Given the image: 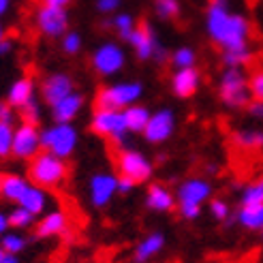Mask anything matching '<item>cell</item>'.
<instances>
[{
  "label": "cell",
  "mask_w": 263,
  "mask_h": 263,
  "mask_svg": "<svg viewBox=\"0 0 263 263\" xmlns=\"http://www.w3.org/2000/svg\"><path fill=\"white\" fill-rule=\"evenodd\" d=\"M205 30L222 51L248 47L251 22L229 9V0H210L205 13Z\"/></svg>",
  "instance_id": "obj_1"
},
{
  "label": "cell",
  "mask_w": 263,
  "mask_h": 263,
  "mask_svg": "<svg viewBox=\"0 0 263 263\" xmlns=\"http://www.w3.org/2000/svg\"><path fill=\"white\" fill-rule=\"evenodd\" d=\"M69 176L67 159L51 154V152H39L28 165V180L41 189H58Z\"/></svg>",
  "instance_id": "obj_2"
},
{
  "label": "cell",
  "mask_w": 263,
  "mask_h": 263,
  "mask_svg": "<svg viewBox=\"0 0 263 263\" xmlns=\"http://www.w3.org/2000/svg\"><path fill=\"white\" fill-rule=\"evenodd\" d=\"M212 197V184L203 178H189L184 180L176 191L178 212L184 220H195L201 216L203 203Z\"/></svg>",
  "instance_id": "obj_3"
},
{
  "label": "cell",
  "mask_w": 263,
  "mask_h": 263,
  "mask_svg": "<svg viewBox=\"0 0 263 263\" xmlns=\"http://www.w3.org/2000/svg\"><path fill=\"white\" fill-rule=\"evenodd\" d=\"M218 97L231 109L246 107V105L251 103V99H253L251 84H248L242 69H238V67L225 69V73L220 75V82H218Z\"/></svg>",
  "instance_id": "obj_4"
},
{
  "label": "cell",
  "mask_w": 263,
  "mask_h": 263,
  "mask_svg": "<svg viewBox=\"0 0 263 263\" xmlns=\"http://www.w3.org/2000/svg\"><path fill=\"white\" fill-rule=\"evenodd\" d=\"M143 95V84L141 82H120L105 86L97 92L95 97V107L97 109H126L135 105Z\"/></svg>",
  "instance_id": "obj_5"
},
{
  "label": "cell",
  "mask_w": 263,
  "mask_h": 263,
  "mask_svg": "<svg viewBox=\"0 0 263 263\" xmlns=\"http://www.w3.org/2000/svg\"><path fill=\"white\" fill-rule=\"evenodd\" d=\"M80 133L71 122H54L41 130V146L45 152H51L60 159H69L75 152Z\"/></svg>",
  "instance_id": "obj_6"
},
{
  "label": "cell",
  "mask_w": 263,
  "mask_h": 263,
  "mask_svg": "<svg viewBox=\"0 0 263 263\" xmlns=\"http://www.w3.org/2000/svg\"><path fill=\"white\" fill-rule=\"evenodd\" d=\"M90 128L95 135L114 141L116 146L124 143V139L128 135L124 114L120 109H95L92 120H90Z\"/></svg>",
  "instance_id": "obj_7"
},
{
  "label": "cell",
  "mask_w": 263,
  "mask_h": 263,
  "mask_svg": "<svg viewBox=\"0 0 263 263\" xmlns=\"http://www.w3.org/2000/svg\"><path fill=\"white\" fill-rule=\"evenodd\" d=\"M116 167H118V176L133 180L135 184L148 182L154 174V165L143 152L139 150H130L122 148L116 154Z\"/></svg>",
  "instance_id": "obj_8"
},
{
  "label": "cell",
  "mask_w": 263,
  "mask_h": 263,
  "mask_svg": "<svg viewBox=\"0 0 263 263\" xmlns=\"http://www.w3.org/2000/svg\"><path fill=\"white\" fill-rule=\"evenodd\" d=\"M124 64H126V54L116 41H107L92 51V69L103 77L118 75L124 69Z\"/></svg>",
  "instance_id": "obj_9"
},
{
  "label": "cell",
  "mask_w": 263,
  "mask_h": 263,
  "mask_svg": "<svg viewBox=\"0 0 263 263\" xmlns=\"http://www.w3.org/2000/svg\"><path fill=\"white\" fill-rule=\"evenodd\" d=\"M43 150L41 146V130L36 124L22 122L15 126V135H13V154L20 161H32L34 156Z\"/></svg>",
  "instance_id": "obj_10"
},
{
  "label": "cell",
  "mask_w": 263,
  "mask_h": 263,
  "mask_svg": "<svg viewBox=\"0 0 263 263\" xmlns=\"http://www.w3.org/2000/svg\"><path fill=\"white\" fill-rule=\"evenodd\" d=\"M36 26L45 36L62 39L69 32V13L67 7H49L43 5L36 11Z\"/></svg>",
  "instance_id": "obj_11"
},
{
  "label": "cell",
  "mask_w": 263,
  "mask_h": 263,
  "mask_svg": "<svg viewBox=\"0 0 263 263\" xmlns=\"http://www.w3.org/2000/svg\"><path fill=\"white\" fill-rule=\"evenodd\" d=\"M118 174L111 172H97L88 182V197L95 208H105L118 195Z\"/></svg>",
  "instance_id": "obj_12"
},
{
  "label": "cell",
  "mask_w": 263,
  "mask_h": 263,
  "mask_svg": "<svg viewBox=\"0 0 263 263\" xmlns=\"http://www.w3.org/2000/svg\"><path fill=\"white\" fill-rule=\"evenodd\" d=\"M174 130H176V114L169 107H163L150 116L141 135L148 143H163L174 135Z\"/></svg>",
  "instance_id": "obj_13"
},
{
  "label": "cell",
  "mask_w": 263,
  "mask_h": 263,
  "mask_svg": "<svg viewBox=\"0 0 263 263\" xmlns=\"http://www.w3.org/2000/svg\"><path fill=\"white\" fill-rule=\"evenodd\" d=\"M126 43L133 47L135 56H137L139 60H152L154 54H156V49L161 47L159 39H156V34H154V30H152L150 24L135 26V30L130 32V36L126 39Z\"/></svg>",
  "instance_id": "obj_14"
},
{
  "label": "cell",
  "mask_w": 263,
  "mask_h": 263,
  "mask_svg": "<svg viewBox=\"0 0 263 263\" xmlns=\"http://www.w3.org/2000/svg\"><path fill=\"white\" fill-rule=\"evenodd\" d=\"M71 92H75V84H73V77L67 73H51L41 82V99L49 107L60 99L69 97Z\"/></svg>",
  "instance_id": "obj_15"
},
{
  "label": "cell",
  "mask_w": 263,
  "mask_h": 263,
  "mask_svg": "<svg viewBox=\"0 0 263 263\" xmlns=\"http://www.w3.org/2000/svg\"><path fill=\"white\" fill-rule=\"evenodd\" d=\"M67 231H69L67 212H62V210H51V212H47L41 220H39L34 235L45 240V238H60V235H67Z\"/></svg>",
  "instance_id": "obj_16"
},
{
  "label": "cell",
  "mask_w": 263,
  "mask_h": 263,
  "mask_svg": "<svg viewBox=\"0 0 263 263\" xmlns=\"http://www.w3.org/2000/svg\"><path fill=\"white\" fill-rule=\"evenodd\" d=\"M201 84V75L197 67L191 69H178L172 77V92L178 99H191Z\"/></svg>",
  "instance_id": "obj_17"
},
{
  "label": "cell",
  "mask_w": 263,
  "mask_h": 263,
  "mask_svg": "<svg viewBox=\"0 0 263 263\" xmlns=\"http://www.w3.org/2000/svg\"><path fill=\"white\" fill-rule=\"evenodd\" d=\"M84 103H86L84 95L71 92L69 97H64L58 103L51 105V118H54V122H73L84 109Z\"/></svg>",
  "instance_id": "obj_18"
},
{
  "label": "cell",
  "mask_w": 263,
  "mask_h": 263,
  "mask_svg": "<svg viewBox=\"0 0 263 263\" xmlns=\"http://www.w3.org/2000/svg\"><path fill=\"white\" fill-rule=\"evenodd\" d=\"M176 195L169 191L165 184L161 182H154L148 186L146 191V205L154 212H172L174 205H176Z\"/></svg>",
  "instance_id": "obj_19"
},
{
  "label": "cell",
  "mask_w": 263,
  "mask_h": 263,
  "mask_svg": "<svg viewBox=\"0 0 263 263\" xmlns=\"http://www.w3.org/2000/svg\"><path fill=\"white\" fill-rule=\"evenodd\" d=\"M32 99H34V80L30 75H24L20 80H15L7 92V103L17 111Z\"/></svg>",
  "instance_id": "obj_20"
},
{
  "label": "cell",
  "mask_w": 263,
  "mask_h": 263,
  "mask_svg": "<svg viewBox=\"0 0 263 263\" xmlns=\"http://www.w3.org/2000/svg\"><path fill=\"white\" fill-rule=\"evenodd\" d=\"M15 205H22L26 210H30L32 214H43L47 205H49V195H47V189H41L36 186V184H28V189L24 191V195L20 197V201Z\"/></svg>",
  "instance_id": "obj_21"
},
{
  "label": "cell",
  "mask_w": 263,
  "mask_h": 263,
  "mask_svg": "<svg viewBox=\"0 0 263 263\" xmlns=\"http://www.w3.org/2000/svg\"><path fill=\"white\" fill-rule=\"evenodd\" d=\"M165 246V235L161 231H154L150 235H146L137 246H135V253H133V259L137 263H146L150 261L152 257H156Z\"/></svg>",
  "instance_id": "obj_22"
},
{
  "label": "cell",
  "mask_w": 263,
  "mask_h": 263,
  "mask_svg": "<svg viewBox=\"0 0 263 263\" xmlns=\"http://www.w3.org/2000/svg\"><path fill=\"white\" fill-rule=\"evenodd\" d=\"M30 180H26L17 174H9V176H3V182H0V197L11 203H17L20 197L24 195V191L28 189Z\"/></svg>",
  "instance_id": "obj_23"
},
{
  "label": "cell",
  "mask_w": 263,
  "mask_h": 263,
  "mask_svg": "<svg viewBox=\"0 0 263 263\" xmlns=\"http://www.w3.org/2000/svg\"><path fill=\"white\" fill-rule=\"evenodd\" d=\"M235 218L246 231H263V203L240 205Z\"/></svg>",
  "instance_id": "obj_24"
},
{
  "label": "cell",
  "mask_w": 263,
  "mask_h": 263,
  "mask_svg": "<svg viewBox=\"0 0 263 263\" xmlns=\"http://www.w3.org/2000/svg\"><path fill=\"white\" fill-rule=\"evenodd\" d=\"M124 114V122H126V128H128V133H143V128H146L148 120H150V116L152 111L148 107H143V105H130V107L122 109Z\"/></svg>",
  "instance_id": "obj_25"
},
{
  "label": "cell",
  "mask_w": 263,
  "mask_h": 263,
  "mask_svg": "<svg viewBox=\"0 0 263 263\" xmlns=\"http://www.w3.org/2000/svg\"><path fill=\"white\" fill-rule=\"evenodd\" d=\"M233 143L242 150H259L263 148V130H238L233 133Z\"/></svg>",
  "instance_id": "obj_26"
},
{
  "label": "cell",
  "mask_w": 263,
  "mask_h": 263,
  "mask_svg": "<svg viewBox=\"0 0 263 263\" xmlns=\"http://www.w3.org/2000/svg\"><path fill=\"white\" fill-rule=\"evenodd\" d=\"M0 246H3V253L20 255L22 251H26L28 240H26V235H22V231H7L0 235Z\"/></svg>",
  "instance_id": "obj_27"
},
{
  "label": "cell",
  "mask_w": 263,
  "mask_h": 263,
  "mask_svg": "<svg viewBox=\"0 0 263 263\" xmlns=\"http://www.w3.org/2000/svg\"><path fill=\"white\" fill-rule=\"evenodd\" d=\"M7 216H9V225H11L13 229H17V231H24V229L32 227V222H34V218H36V214H32L30 210H26V208H22V205H15Z\"/></svg>",
  "instance_id": "obj_28"
},
{
  "label": "cell",
  "mask_w": 263,
  "mask_h": 263,
  "mask_svg": "<svg viewBox=\"0 0 263 263\" xmlns=\"http://www.w3.org/2000/svg\"><path fill=\"white\" fill-rule=\"evenodd\" d=\"M109 26L114 28V32L120 36V39H126L130 36V32L135 30V17L130 15V13H116V15L111 17V22H109Z\"/></svg>",
  "instance_id": "obj_29"
},
{
  "label": "cell",
  "mask_w": 263,
  "mask_h": 263,
  "mask_svg": "<svg viewBox=\"0 0 263 263\" xmlns=\"http://www.w3.org/2000/svg\"><path fill=\"white\" fill-rule=\"evenodd\" d=\"M172 64H174V69H191L197 64V51L189 45H182L178 47L174 54H172Z\"/></svg>",
  "instance_id": "obj_30"
},
{
  "label": "cell",
  "mask_w": 263,
  "mask_h": 263,
  "mask_svg": "<svg viewBox=\"0 0 263 263\" xmlns=\"http://www.w3.org/2000/svg\"><path fill=\"white\" fill-rule=\"evenodd\" d=\"M248 203H263V176L242 189L240 205H248Z\"/></svg>",
  "instance_id": "obj_31"
},
{
  "label": "cell",
  "mask_w": 263,
  "mask_h": 263,
  "mask_svg": "<svg viewBox=\"0 0 263 263\" xmlns=\"http://www.w3.org/2000/svg\"><path fill=\"white\" fill-rule=\"evenodd\" d=\"M251 58H253L251 47H240V49L222 51V62H225V67H238V69H242L244 64L251 62Z\"/></svg>",
  "instance_id": "obj_32"
},
{
  "label": "cell",
  "mask_w": 263,
  "mask_h": 263,
  "mask_svg": "<svg viewBox=\"0 0 263 263\" xmlns=\"http://www.w3.org/2000/svg\"><path fill=\"white\" fill-rule=\"evenodd\" d=\"M13 135H15V126L0 122V159H9L13 154Z\"/></svg>",
  "instance_id": "obj_33"
},
{
  "label": "cell",
  "mask_w": 263,
  "mask_h": 263,
  "mask_svg": "<svg viewBox=\"0 0 263 263\" xmlns=\"http://www.w3.org/2000/svg\"><path fill=\"white\" fill-rule=\"evenodd\" d=\"M156 15L163 20H174L180 15V0H154Z\"/></svg>",
  "instance_id": "obj_34"
},
{
  "label": "cell",
  "mask_w": 263,
  "mask_h": 263,
  "mask_svg": "<svg viewBox=\"0 0 263 263\" xmlns=\"http://www.w3.org/2000/svg\"><path fill=\"white\" fill-rule=\"evenodd\" d=\"M60 47H62V51L67 56H75V54H80V49H82V34L80 32H67L62 39H60Z\"/></svg>",
  "instance_id": "obj_35"
},
{
  "label": "cell",
  "mask_w": 263,
  "mask_h": 263,
  "mask_svg": "<svg viewBox=\"0 0 263 263\" xmlns=\"http://www.w3.org/2000/svg\"><path fill=\"white\" fill-rule=\"evenodd\" d=\"M20 118H22V122H28V124H36L39 120H41V107H39V101L32 99V101L26 103L20 109Z\"/></svg>",
  "instance_id": "obj_36"
},
{
  "label": "cell",
  "mask_w": 263,
  "mask_h": 263,
  "mask_svg": "<svg viewBox=\"0 0 263 263\" xmlns=\"http://www.w3.org/2000/svg\"><path fill=\"white\" fill-rule=\"evenodd\" d=\"M229 203L225 201V199H210V214H212L216 220H227V216H229Z\"/></svg>",
  "instance_id": "obj_37"
},
{
  "label": "cell",
  "mask_w": 263,
  "mask_h": 263,
  "mask_svg": "<svg viewBox=\"0 0 263 263\" xmlns=\"http://www.w3.org/2000/svg\"><path fill=\"white\" fill-rule=\"evenodd\" d=\"M248 84H251V95L255 101H263V71H255L251 75V80H248Z\"/></svg>",
  "instance_id": "obj_38"
},
{
  "label": "cell",
  "mask_w": 263,
  "mask_h": 263,
  "mask_svg": "<svg viewBox=\"0 0 263 263\" xmlns=\"http://www.w3.org/2000/svg\"><path fill=\"white\" fill-rule=\"evenodd\" d=\"M120 5H122V0H97V9H99V13H103V15L116 13L120 9Z\"/></svg>",
  "instance_id": "obj_39"
},
{
  "label": "cell",
  "mask_w": 263,
  "mask_h": 263,
  "mask_svg": "<svg viewBox=\"0 0 263 263\" xmlns=\"http://www.w3.org/2000/svg\"><path fill=\"white\" fill-rule=\"evenodd\" d=\"M17 109H13L9 103H5V101H0V122H9V124H15V118H17V114H15Z\"/></svg>",
  "instance_id": "obj_40"
},
{
  "label": "cell",
  "mask_w": 263,
  "mask_h": 263,
  "mask_svg": "<svg viewBox=\"0 0 263 263\" xmlns=\"http://www.w3.org/2000/svg\"><path fill=\"white\" fill-rule=\"evenodd\" d=\"M137 186V184L133 182V180H128V178H118V195H126V193H130Z\"/></svg>",
  "instance_id": "obj_41"
},
{
  "label": "cell",
  "mask_w": 263,
  "mask_h": 263,
  "mask_svg": "<svg viewBox=\"0 0 263 263\" xmlns=\"http://www.w3.org/2000/svg\"><path fill=\"white\" fill-rule=\"evenodd\" d=\"M246 107H248V114H251L253 118H259V120H263V101H251Z\"/></svg>",
  "instance_id": "obj_42"
},
{
  "label": "cell",
  "mask_w": 263,
  "mask_h": 263,
  "mask_svg": "<svg viewBox=\"0 0 263 263\" xmlns=\"http://www.w3.org/2000/svg\"><path fill=\"white\" fill-rule=\"evenodd\" d=\"M11 49H13V41H11L9 36H5L3 41H0V56H7Z\"/></svg>",
  "instance_id": "obj_43"
},
{
  "label": "cell",
  "mask_w": 263,
  "mask_h": 263,
  "mask_svg": "<svg viewBox=\"0 0 263 263\" xmlns=\"http://www.w3.org/2000/svg\"><path fill=\"white\" fill-rule=\"evenodd\" d=\"M0 263H20V255L3 253V255H0Z\"/></svg>",
  "instance_id": "obj_44"
},
{
  "label": "cell",
  "mask_w": 263,
  "mask_h": 263,
  "mask_svg": "<svg viewBox=\"0 0 263 263\" xmlns=\"http://www.w3.org/2000/svg\"><path fill=\"white\" fill-rule=\"evenodd\" d=\"M9 216L5 214V212H0V235H3V233H7L9 231Z\"/></svg>",
  "instance_id": "obj_45"
},
{
  "label": "cell",
  "mask_w": 263,
  "mask_h": 263,
  "mask_svg": "<svg viewBox=\"0 0 263 263\" xmlns=\"http://www.w3.org/2000/svg\"><path fill=\"white\" fill-rule=\"evenodd\" d=\"M71 0H43V5H49V7H67Z\"/></svg>",
  "instance_id": "obj_46"
},
{
  "label": "cell",
  "mask_w": 263,
  "mask_h": 263,
  "mask_svg": "<svg viewBox=\"0 0 263 263\" xmlns=\"http://www.w3.org/2000/svg\"><path fill=\"white\" fill-rule=\"evenodd\" d=\"M11 9V0H0V17H5Z\"/></svg>",
  "instance_id": "obj_47"
},
{
  "label": "cell",
  "mask_w": 263,
  "mask_h": 263,
  "mask_svg": "<svg viewBox=\"0 0 263 263\" xmlns=\"http://www.w3.org/2000/svg\"><path fill=\"white\" fill-rule=\"evenodd\" d=\"M5 36H7V34H5V28H3V24H0V41H3Z\"/></svg>",
  "instance_id": "obj_48"
},
{
  "label": "cell",
  "mask_w": 263,
  "mask_h": 263,
  "mask_svg": "<svg viewBox=\"0 0 263 263\" xmlns=\"http://www.w3.org/2000/svg\"><path fill=\"white\" fill-rule=\"evenodd\" d=\"M0 255H3V246H0Z\"/></svg>",
  "instance_id": "obj_49"
},
{
  "label": "cell",
  "mask_w": 263,
  "mask_h": 263,
  "mask_svg": "<svg viewBox=\"0 0 263 263\" xmlns=\"http://www.w3.org/2000/svg\"><path fill=\"white\" fill-rule=\"evenodd\" d=\"M0 182H3V174H0Z\"/></svg>",
  "instance_id": "obj_50"
},
{
  "label": "cell",
  "mask_w": 263,
  "mask_h": 263,
  "mask_svg": "<svg viewBox=\"0 0 263 263\" xmlns=\"http://www.w3.org/2000/svg\"><path fill=\"white\" fill-rule=\"evenodd\" d=\"M261 238H263V231H261Z\"/></svg>",
  "instance_id": "obj_51"
}]
</instances>
